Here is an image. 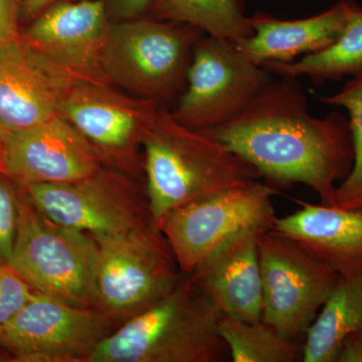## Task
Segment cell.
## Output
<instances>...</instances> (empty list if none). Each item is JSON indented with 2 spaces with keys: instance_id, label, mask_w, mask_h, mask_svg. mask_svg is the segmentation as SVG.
Masks as SVG:
<instances>
[{
  "instance_id": "cell-26",
  "label": "cell",
  "mask_w": 362,
  "mask_h": 362,
  "mask_svg": "<svg viewBox=\"0 0 362 362\" xmlns=\"http://www.w3.org/2000/svg\"><path fill=\"white\" fill-rule=\"evenodd\" d=\"M21 0H0V49L21 39Z\"/></svg>"
},
{
  "instance_id": "cell-30",
  "label": "cell",
  "mask_w": 362,
  "mask_h": 362,
  "mask_svg": "<svg viewBox=\"0 0 362 362\" xmlns=\"http://www.w3.org/2000/svg\"><path fill=\"white\" fill-rule=\"evenodd\" d=\"M0 362H13V357L4 346L1 337H0Z\"/></svg>"
},
{
  "instance_id": "cell-2",
  "label": "cell",
  "mask_w": 362,
  "mask_h": 362,
  "mask_svg": "<svg viewBox=\"0 0 362 362\" xmlns=\"http://www.w3.org/2000/svg\"><path fill=\"white\" fill-rule=\"evenodd\" d=\"M143 156L151 226L157 232L178 207L261 178L225 144L177 122L163 108L143 142Z\"/></svg>"
},
{
  "instance_id": "cell-22",
  "label": "cell",
  "mask_w": 362,
  "mask_h": 362,
  "mask_svg": "<svg viewBox=\"0 0 362 362\" xmlns=\"http://www.w3.org/2000/svg\"><path fill=\"white\" fill-rule=\"evenodd\" d=\"M218 330L233 362L302 361V345L282 337L262 319L221 316Z\"/></svg>"
},
{
  "instance_id": "cell-7",
  "label": "cell",
  "mask_w": 362,
  "mask_h": 362,
  "mask_svg": "<svg viewBox=\"0 0 362 362\" xmlns=\"http://www.w3.org/2000/svg\"><path fill=\"white\" fill-rule=\"evenodd\" d=\"M161 106L106 83L76 80L59 109L95 150L105 168L145 185L143 142Z\"/></svg>"
},
{
  "instance_id": "cell-4",
  "label": "cell",
  "mask_w": 362,
  "mask_h": 362,
  "mask_svg": "<svg viewBox=\"0 0 362 362\" xmlns=\"http://www.w3.org/2000/svg\"><path fill=\"white\" fill-rule=\"evenodd\" d=\"M204 35L192 26L156 18L112 23L102 57L104 77L128 94L173 110L187 87L194 47Z\"/></svg>"
},
{
  "instance_id": "cell-20",
  "label": "cell",
  "mask_w": 362,
  "mask_h": 362,
  "mask_svg": "<svg viewBox=\"0 0 362 362\" xmlns=\"http://www.w3.org/2000/svg\"><path fill=\"white\" fill-rule=\"evenodd\" d=\"M272 74L289 77H307L313 84L351 77L362 78V6L349 0L346 25L334 44L316 54L288 64H267Z\"/></svg>"
},
{
  "instance_id": "cell-12",
  "label": "cell",
  "mask_w": 362,
  "mask_h": 362,
  "mask_svg": "<svg viewBox=\"0 0 362 362\" xmlns=\"http://www.w3.org/2000/svg\"><path fill=\"white\" fill-rule=\"evenodd\" d=\"M118 327L97 308L74 306L35 291L0 326V337L13 362H90Z\"/></svg>"
},
{
  "instance_id": "cell-10",
  "label": "cell",
  "mask_w": 362,
  "mask_h": 362,
  "mask_svg": "<svg viewBox=\"0 0 362 362\" xmlns=\"http://www.w3.org/2000/svg\"><path fill=\"white\" fill-rule=\"evenodd\" d=\"M262 320L292 341L305 338L339 275L294 240L270 230L258 238Z\"/></svg>"
},
{
  "instance_id": "cell-24",
  "label": "cell",
  "mask_w": 362,
  "mask_h": 362,
  "mask_svg": "<svg viewBox=\"0 0 362 362\" xmlns=\"http://www.w3.org/2000/svg\"><path fill=\"white\" fill-rule=\"evenodd\" d=\"M20 187L0 171V266L11 259L18 223Z\"/></svg>"
},
{
  "instance_id": "cell-15",
  "label": "cell",
  "mask_w": 362,
  "mask_h": 362,
  "mask_svg": "<svg viewBox=\"0 0 362 362\" xmlns=\"http://www.w3.org/2000/svg\"><path fill=\"white\" fill-rule=\"evenodd\" d=\"M76 80L21 37L0 49V133L30 129L59 115Z\"/></svg>"
},
{
  "instance_id": "cell-14",
  "label": "cell",
  "mask_w": 362,
  "mask_h": 362,
  "mask_svg": "<svg viewBox=\"0 0 362 362\" xmlns=\"http://www.w3.org/2000/svg\"><path fill=\"white\" fill-rule=\"evenodd\" d=\"M0 171L18 185L73 182L103 164L82 134L63 117L18 132L2 133Z\"/></svg>"
},
{
  "instance_id": "cell-11",
  "label": "cell",
  "mask_w": 362,
  "mask_h": 362,
  "mask_svg": "<svg viewBox=\"0 0 362 362\" xmlns=\"http://www.w3.org/2000/svg\"><path fill=\"white\" fill-rule=\"evenodd\" d=\"M272 80L271 71L247 59L235 42L204 35L171 115L192 129H213L244 110Z\"/></svg>"
},
{
  "instance_id": "cell-23",
  "label": "cell",
  "mask_w": 362,
  "mask_h": 362,
  "mask_svg": "<svg viewBox=\"0 0 362 362\" xmlns=\"http://www.w3.org/2000/svg\"><path fill=\"white\" fill-rule=\"evenodd\" d=\"M320 100L347 111L354 143V165L349 176L335 188L331 206L362 211V78H351L337 94Z\"/></svg>"
},
{
  "instance_id": "cell-27",
  "label": "cell",
  "mask_w": 362,
  "mask_h": 362,
  "mask_svg": "<svg viewBox=\"0 0 362 362\" xmlns=\"http://www.w3.org/2000/svg\"><path fill=\"white\" fill-rule=\"evenodd\" d=\"M112 23L143 18L154 0H104Z\"/></svg>"
},
{
  "instance_id": "cell-9",
  "label": "cell",
  "mask_w": 362,
  "mask_h": 362,
  "mask_svg": "<svg viewBox=\"0 0 362 362\" xmlns=\"http://www.w3.org/2000/svg\"><path fill=\"white\" fill-rule=\"evenodd\" d=\"M275 187L252 181L204 195L166 216L160 232L182 273L195 267L221 244L245 230H272L276 216Z\"/></svg>"
},
{
  "instance_id": "cell-29",
  "label": "cell",
  "mask_w": 362,
  "mask_h": 362,
  "mask_svg": "<svg viewBox=\"0 0 362 362\" xmlns=\"http://www.w3.org/2000/svg\"><path fill=\"white\" fill-rule=\"evenodd\" d=\"M58 1L61 0H21V18H35L47 6Z\"/></svg>"
},
{
  "instance_id": "cell-8",
  "label": "cell",
  "mask_w": 362,
  "mask_h": 362,
  "mask_svg": "<svg viewBox=\"0 0 362 362\" xmlns=\"http://www.w3.org/2000/svg\"><path fill=\"white\" fill-rule=\"evenodd\" d=\"M20 187L47 218L94 239L151 226L144 183L105 166L73 182Z\"/></svg>"
},
{
  "instance_id": "cell-21",
  "label": "cell",
  "mask_w": 362,
  "mask_h": 362,
  "mask_svg": "<svg viewBox=\"0 0 362 362\" xmlns=\"http://www.w3.org/2000/svg\"><path fill=\"white\" fill-rule=\"evenodd\" d=\"M150 11L156 20L192 26L235 44L252 35L244 0H154Z\"/></svg>"
},
{
  "instance_id": "cell-31",
  "label": "cell",
  "mask_w": 362,
  "mask_h": 362,
  "mask_svg": "<svg viewBox=\"0 0 362 362\" xmlns=\"http://www.w3.org/2000/svg\"><path fill=\"white\" fill-rule=\"evenodd\" d=\"M1 145H2L1 133H0V158H1Z\"/></svg>"
},
{
  "instance_id": "cell-6",
  "label": "cell",
  "mask_w": 362,
  "mask_h": 362,
  "mask_svg": "<svg viewBox=\"0 0 362 362\" xmlns=\"http://www.w3.org/2000/svg\"><path fill=\"white\" fill-rule=\"evenodd\" d=\"M94 240L96 308L119 326L168 295L182 275L168 240L151 226Z\"/></svg>"
},
{
  "instance_id": "cell-13",
  "label": "cell",
  "mask_w": 362,
  "mask_h": 362,
  "mask_svg": "<svg viewBox=\"0 0 362 362\" xmlns=\"http://www.w3.org/2000/svg\"><path fill=\"white\" fill-rule=\"evenodd\" d=\"M112 21L104 0L54 2L21 40L77 80L107 83L102 57Z\"/></svg>"
},
{
  "instance_id": "cell-28",
  "label": "cell",
  "mask_w": 362,
  "mask_h": 362,
  "mask_svg": "<svg viewBox=\"0 0 362 362\" xmlns=\"http://www.w3.org/2000/svg\"><path fill=\"white\" fill-rule=\"evenodd\" d=\"M337 362H362V331L343 340Z\"/></svg>"
},
{
  "instance_id": "cell-16",
  "label": "cell",
  "mask_w": 362,
  "mask_h": 362,
  "mask_svg": "<svg viewBox=\"0 0 362 362\" xmlns=\"http://www.w3.org/2000/svg\"><path fill=\"white\" fill-rule=\"evenodd\" d=\"M261 233L255 230L238 233L189 274L199 291L223 316L245 321L262 319L263 293L258 251Z\"/></svg>"
},
{
  "instance_id": "cell-1",
  "label": "cell",
  "mask_w": 362,
  "mask_h": 362,
  "mask_svg": "<svg viewBox=\"0 0 362 362\" xmlns=\"http://www.w3.org/2000/svg\"><path fill=\"white\" fill-rule=\"evenodd\" d=\"M276 187L307 185L332 206L335 188L354 161L349 118L312 116L298 78H273L237 116L204 131Z\"/></svg>"
},
{
  "instance_id": "cell-18",
  "label": "cell",
  "mask_w": 362,
  "mask_h": 362,
  "mask_svg": "<svg viewBox=\"0 0 362 362\" xmlns=\"http://www.w3.org/2000/svg\"><path fill=\"white\" fill-rule=\"evenodd\" d=\"M349 0L301 20H279L270 14L250 16L252 35L237 45L255 64H288L299 57L322 52L337 42L346 25Z\"/></svg>"
},
{
  "instance_id": "cell-3",
  "label": "cell",
  "mask_w": 362,
  "mask_h": 362,
  "mask_svg": "<svg viewBox=\"0 0 362 362\" xmlns=\"http://www.w3.org/2000/svg\"><path fill=\"white\" fill-rule=\"evenodd\" d=\"M221 314L182 273L156 304L121 324L100 344L90 362H225Z\"/></svg>"
},
{
  "instance_id": "cell-19",
  "label": "cell",
  "mask_w": 362,
  "mask_h": 362,
  "mask_svg": "<svg viewBox=\"0 0 362 362\" xmlns=\"http://www.w3.org/2000/svg\"><path fill=\"white\" fill-rule=\"evenodd\" d=\"M362 331V271L339 276L305 335L302 361L337 362L343 340Z\"/></svg>"
},
{
  "instance_id": "cell-17",
  "label": "cell",
  "mask_w": 362,
  "mask_h": 362,
  "mask_svg": "<svg viewBox=\"0 0 362 362\" xmlns=\"http://www.w3.org/2000/svg\"><path fill=\"white\" fill-rule=\"evenodd\" d=\"M272 230L294 240L339 276L362 271V211L302 202Z\"/></svg>"
},
{
  "instance_id": "cell-5",
  "label": "cell",
  "mask_w": 362,
  "mask_h": 362,
  "mask_svg": "<svg viewBox=\"0 0 362 362\" xmlns=\"http://www.w3.org/2000/svg\"><path fill=\"white\" fill-rule=\"evenodd\" d=\"M97 261L94 238L47 218L20 187L18 230L7 265L35 291L96 308Z\"/></svg>"
},
{
  "instance_id": "cell-25",
  "label": "cell",
  "mask_w": 362,
  "mask_h": 362,
  "mask_svg": "<svg viewBox=\"0 0 362 362\" xmlns=\"http://www.w3.org/2000/svg\"><path fill=\"white\" fill-rule=\"evenodd\" d=\"M35 293L11 267L0 266V326L11 320L32 299Z\"/></svg>"
}]
</instances>
